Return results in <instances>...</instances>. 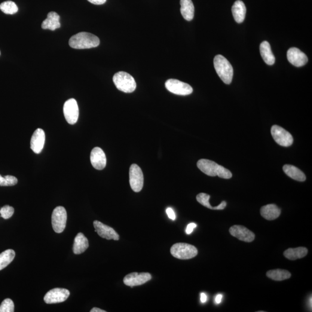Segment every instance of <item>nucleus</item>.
Here are the masks:
<instances>
[{"instance_id": "obj_1", "label": "nucleus", "mask_w": 312, "mask_h": 312, "mask_svg": "<svg viewBox=\"0 0 312 312\" xmlns=\"http://www.w3.org/2000/svg\"><path fill=\"white\" fill-rule=\"evenodd\" d=\"M100 39L98 36L87 32L76 34L69 41L70 47L76 50L96 48L100 45Z\"/></svg>"}, {"instance_id": "obj_2", "label": "nucleus", "mask_w": 312, "mask_h": 312, "mask_svg": "<svg viewBox=\"0 0 312 312\" xmlns=\"http://www.w3.org/2000/svg\"><path fill=\"white\" fill-rule=\"evenodd\" d=\"M197 167L202 172L210 176H218L223 179H230L232 173L225 168L207 159H201L197 162Z\"/></svg>"}, {"instance_id": "obj_3", "label": "nucleus", "mask_w": 312, "mask_h": 312, "mask_svg": "<svg viewBox=\"0 0 312 312\" xmlns=\"http://www.w3.org/2000/svg\"><path fill=\"white\" fill-rule=\"evenodd\" d=\"M214 67L220 79L225 84H230L233 78V68L227 59L222 55H217L213 61Z\"/></svg>"}, {"instance_id": "obj_4", "label": "nucleus", "mask_w": 312, "mask_h": 312, "mask_svg": "<svg viewBox=\"0 0 312 312\" xmlns=\"http://www.w3.org/2000/svg\"><path fill=\"white\" fill-rule=\"evenodd\" d=\"M113 81L119 90L130 93L135 91L137 84L132 76L125 72H118L113 77Z\"/></svg>"}, {"instance_id": "obj_5", "label": "nucleus", "mask_w": 312, "mask_h": 312, "mask_svg": "<svg viewBox=\"0 0 312 312\" xmlns=\"http://www.w3.org/2000/svg\"><path fill=\"white\" fill-rule=\"evenodd\" d=\"M171 253L174 258L180 260H189L198 255V250L193 245L185 243H177L171 247Z\"/></svg>"}, {"instance_id": "obj_6", "label": "nucleus", "mask_w": 312, "mask_h": 312, "mask_svg": "<svg viewBox=\"0 0 312 312\" xmlns=\"http://www.w3.org/2000/svg\"><path fill=\"white\" fill-rule=\"evenodd\" d=\"M67 211L63 207H57L53 211L52 215V224L56 233H62L66 227Z\"/></svg>"}, {"instance_id": "obj_7", "label": "nucleus", "mask_w": 312, "mask_h": 312, "mask_svg": "<svg viewBox=\"0 0 312 312\" xmlns=\"http://www.w3.org/2000/svg\"><path fill=\"white\" fill-rule=\"evenodd\" d=\"M165 85L167 89L171 93L180 96H187L191 94L193 91L191 85L177 79H168Z\"/></svg>"}, {"instance_id": "obj_8", "label": "nucleus", "mask_w": 312, "mask_h": 312, "mask_svg": "<svg viewBox=\"0 0 312 312\" xmlns=\"http://www.w3.org/2000/svg\"><path fill=\"white\" fill-rule=\"evenodd\" d=\"M271 134L277 144L283 147L291 146L293 143V138L291 134L279 125H274L271 128Z\"/></svg>"}, {"instance_id": "obj_9", "label": "nucleus", "mask_w": 312, "mask_h": 312, "mask_svg": "<svg viewBox=\"0 0 312 312\" xmlns=\"http://www.w3.org/2000/svg\"><path fill=\"white\" fill-rule=\"evenodd\" d=\"M130 184L134 192L141 191L143 186V175L140 168L136 164L131 165L130 168Z\"/></svg>"}, {"instance_id": "obj_10", "label": "nucleus", "mask_w": 312, "mask_h": 312, "mask_svg": "<svg viewBox=\"0 0 312 312\" xmlns=\"http://www.w3.org/2000/svg\"><path fill=\"white\" fill-rule=\"evenodd\" d=\"M63 112L66 120L70 124H74L79 118V108L75 99L67 100L64 104Z\"/></svg>"}, {"instance_id": "obj_11", "label": "nucleus", "mask_w": 312, "mask_h": 312, "mask_svg": "<svg viewBox=\"0 0 312 312\" xmlns=\"http://www.w3.org/2000/svg\"><path fill=\"white\" fill-rule=\"evenodd\" d=\"M70 293L68 290L62 288L53 289L49 291L44 296V301L48 304H57L67 300Z\"/></svg>"}, {"instance_id": "obj_12", "label": "nucleus", "mask_w": 312, "mask_h": 312, "mask_svg": "<svg viewBox=\"0 0 312 312\" xmlns=\"http://www.w3.org/2000/svg\"><path fill=\"white\" fill-rule=\"evenodd\" d=\"M151 279L152 275L149 273L143 272V273L139 274L137 272H133L124 277L123 282L125 285L133 287L142 285Z\"/></svg>"}, {"instance_id": "obj_13", "label": "nucleus", "mask_w": 312, "mask_h": 312, "mask_svg": "<svg viewBox=\"0 0 312 312\" xmlns=\"http://www.w3.org/2000/svg\"><path fill=\"white\" fill-rule=\"evenodd\" d=\"M229 231L232 236L245 243H252L255 239V234L243 225L232 226Z\"/></svg>"}, {"instance_id": "obj_14", "label": "nucleus", "mask_w": 312, "mask_h": 312, "mask_svg": "<svg viewBox=\"0 0 312 312\" xmlns=\"http://www.w3.org/2000/svg\"><path fill=\"white\" fill-rule=\"evenodd\" d=\"M94 227L95 230L99 234V236L105 238L108 240H115L118 241L119 240V235L115 231L114 228H112L109 226L103 224L102 222L95 220L93 222Z\"/></svg>"}, {"instance_id": "obj_15", "label": "nucleus", "mask_w": 312, "mask_h": 312, "mask_svg": "<svg viewBox=\"0 0 312 312\" xmlns=\"http://www.w3.org/2000/svg\"><path fill=\"white\" fill-rule=\"evenodd\" d=\"M287 56L289 62L295 67H302L308 63V59L307 55L296 48L289 49L287 52Z\"/></svg>"}, {"instance_id": "obj_16", "label": "nucleus", "mask_w": 312, "mask_h": 312, "mask_svg": "<svg viewBox=\"0 0 312 312\" xmlns=\"http://www.w3.org/2000/svg\"><path fill=\"white\" fill-rule=\"evenodd\" d=\"M90 161L95 169L102 170L106 167V158L102 149L96 147L90 154Z\"/></svg>"}, {"instance_id": "obj_17", "label": "nucleus", "mask_w": 312, "mask_h": 312, "mask_svg": "<svg viewBox=\"0 0 312 312\" xmlns=\"http://www.w3.org/2000/svg\"><path fill=\"white\" fill-rule=\"evenodd\" d=\"M45 134L41 128H37L34 132L30 145L32 151L36 154H40L45 145Z\"/></svg>"}, {"instance_id": "obj_18", "label": "nucleus", "mask_w": 312, "mask_h": 312, "mask_svg": "<svg viewBox=\"0 0 312 312\" xmlns=\"http://www.w3.org/2000/svg\"><path fill=\"white\" fill-rule=\"evenodd\" d=\"M41 27L43 29L51 30L52 31L59 29L61 27L59 15L55 12H50L47 19L43 21Z\"/></svg>"}, {"instance_id": "obj_19", "label": "nucleus", "mask_w": 312, "mask_h": 312, "mask_svg": "<svg viewBox=\"0 0 312 312\" xmlns=\"http://www.w3.org/2000/svg\"><path fill=\"white\" fill-rule=\"evenodd\" d=\"M260 213L262 218L266 220H274L279 218L281 210L276 205L268 204L261 208Z\"/></svg>"}, {"instance_id": "obj_20", "label": "nucleus", "mask_w": 312, "mask_h": 312, "mask_svg": "<svg viewBox=\"0 0 312 312\" xmlns=\"http://www.w3.org/2000/svg\"><path fill=\"white\" fill-rule=\"evenodd\" d=\"M232 15L238 23H243L245 19L246 8L243 1L238 0L232 7Z\"/></svg>"}, {"instance_id": "obj_21", "label": "nucleus", "mask_w": 312, "mask_h": 312, "mask_svg": "<svg viewBox=\"0 0 312 312\" xmlns=\"http://www.w3.org/2000/svg\"><path fill=\"white\" fill-rule=\"evenodd\" d=\"M88 247V241L84 234L79 232L76 235L73 246V252L75 255H80L85 252Z\"/></svg>"}, {"instance_id": "obj_22", "label": "nucleus", "mask_w": 312, "mask_h": 312, "mask_svg": "<svg viewBox=\"0 0 312 312\" xmlns=\"http://www.w3.org/2000/svg\"><path fill=\"white\" fill-rule=\"evenodd\" d=\"M260 53L263 60L268 65L272 66L275 62V57L271 51V45L267 41L262 42L260 47Z\"/></svg>"}, {"instance_id": "obj_23", "label": "nucleus", "mask_w": 312, "mask_h": 312, "mask_svg": "<svg viewBox=\"0 0 312 312\" xmlns=\"http://www.w3.org/2000/svg\"><path fill=\"white\" fill-rule=\"evenodd\" d=\"M180 12L182 17L188 21H191L194 16V7L191 0H180Z\"/></svg>"}, {"instance_id": "obj_24", "label": "nucleus", "mask_w": 312, "mask_h": 312, "mask_svg": "<svg viewBox=\"0 0 312 312\" xmlns=\"http://www.w3.org/2000/svg\"><path fill=\"white\" fill-rule=\"evenodd\" d=\"M283 170L287 176L294 180L299 182H304L306 180L304 173L295 166L292 165H284Z\"/></svg>"}, {"instance_id": "obj_25", "label": "nucleus", "mask_w": 312, "mask_h": 312, "mask_svg": "<svg viewBox=\"0 0 312 312\" xmlns=\"http://www.w3.org/2000/svg\"><path fill=\"white\" fill-rule=\"evenodd\" d=\"M308 250L306 247H299L296 248H290L284 251V256L287 259L296 260L304 258L307 255Z\"/></svg>"}, {"instance_id": "obj_26", "label": "nucleus", "mask_w": 312, "mask_h": 312, "mask_svg": "<svg viewBox=\"0 0 312 312\" xmlns=\"http://www.w3.org/2000/svg\"><path fill=\"white\" fill-rule=\"evenodd\" d=\"M196 198L198 203L201 204L202 206H203L210 209L223 210L224 209L226 206H227L226 202L223 201L218 206L215 207L211 206L209 203L210 195L206 193H203V192L198 194Z\"/></svg>"}, {"instance_id": "obj_27", "label": "nucleus", "mask_w": 312, "mask_h": 312, "mask_svg": "<svg viewBox=\"0 0 312 312\" xmlns=\"http://www.w3.org/2000/svg\"><path fill=\"white\" fill-rule=\"evenodd\" d=\"M292 274L287 270L277 269V270H270L267 272V277L272 280L275 281H282L289 279Z\"/></svg>"}, {"instance_id": "obj_28", "label": "nucleus", "mask_w": 312, "mask_h": 312, "mask_svg": "<svg viewBox=\"0 0 312 312\" xmlns=\"http://www.w3.org/2000/svg\"><path fill=\"white\" fill-rule=\"evenodd\" d=\"M15 257L14 250L8 249L0 254V271L3 270L11 264Z\"/></svg>"}, {"instance_id": "obj_29", "label": "nucleus", "mask_w": 312, "mask_h": 312, "mask_svg": "<svg viewBox=\"0 0 312 312\" xmlns=\"http://www.w3.org/2000/svg\"><path fill=\"white\" fill-rule=\"evenodd\" d=\"M0 10L5 14L14 15L17 13L18 8L14 2L7 1L0 4Z\"/></svg>"}, {"instance_id": "obj_30", "label": "nucleus", "mask_w": 312, "mask_h": 312, "mask_svg": "<svg viewBox=\"0 0 312 312\" xmlns=\"http://www.w3.org/2000/svg\"><path fill=\"white\" fill-rule=\"evenodd\" d=\"M17 183V179L16 177L11 175H6L4 177L0 175V186H12L16 185Z\"/></svg>"}, {"instance_id": "obj_31", "label": "nucleus", "mask_w": 312, "mask_h": 312, "mask_svg": "<svg viewBox=\"0 0 312 312\" xmlns=\"http://www.w3.org/2000/svg\"><path fill=\"white\" fill-rule=\"evenodd\" d=\"M14 307V302L11 299H5L0 305V312H13Z\"/></svg>"}, {"instance_id": "obj_32", "label": "nucleus", "mask_w": 312, "mask_h": 312, "mask_svg": "<svg viewBox=\"0 0 312 312\" xmlns=\"http://www.w3.org/2000/svg\"><path fill=\"white\" fill-rule=\"evenodd\" d=\"M14 208L9 206L3 207L1 208V209H0L1 216L4 219H8L11 218L12 215H14Z\"/></svg>"}, {"instance_id": "obj_33", "label": "nucleus", "mask_w": 312, "mask_h": 312, "mask_svg": "<svg viewBox=\"0 0 312 312\" xmlns=\"http://www.w3.org/2000/svg\"><path fill=\"white\" fill-rule=\"evenodd\" d=\"M166 213L170 219L175 220L176 219V215L175 212L171 208H168L166 209Z\"/></svg>"}, {"instance_id": "obj_34", "label": "nucleus", "mask_w": 312, "mask_h": 312, "mask_svg": "<svg viewBox=\"0 0 312 312\" xmlns=\"http://www.w3.org/2000/svg\"><path fill=\"white\" fill-rule=\"evenodd\" d=\"M197 227V225L195 224V223H190V224L188 225L187 228H186V234L188 235L191 234L193 231L194 229Z\"/></svg>"}, {"instance_id": "obj_35", "label": "nucleus", "mask_w": 312, "mask_h": 312, "mask_svg": "<svg viewBox=\"0 0 312 312\" xmlns=\"http://www.w3.org/2000/svg\"><path fill=\"white\" fill-rule=\"evenodd\" d=\"M87 1L95 5H102L106 1V0H87Z\"/></svg>"}, {"instance_id": "obj_36", "label": "nucleus", "mask_w": 312, "mask_h": 312, "mask_svg": "<svg viewBox=\"0 0 312 312\" xmlns=\"http://www.w3.org/2000/svg\"><path fill=\"white\" fill-rule=\"evenodd\" d=\"M207 300V296L206 294L202 293L201 294V302L205 303Z\"/></svg>"}, {"instance_id": "obj_37", "label": "nucleus", "mask_w": 312, "mask_h": 312, "mask_svg": "<svg viewBox=\"0 0 312 312\" xmlns=\"http://www.w3.org/2000/svg\"><path fill=\"white\" fill-rule=\"evenodd\" d=\"M222 298H223V295H217L215 298V301L216 304H220V303H221L222 302Z\"/></svg>"}, {"instance_id": "obj_38", "label": "nucleus", "mask_w": 312, "mask_h": 312, "mask_svg": "<svg viewBox=\"0 0 312 312\" xmlns=\"http://www.w3.org/2000/svg\"><path fill=\"white\" fill-rule=\"evenodd\" d=\"M91 312H106L105 311L101 310L100 308H94L90 311Z\"/></svg>"}, {"instance_id": "obj_39", "label": "nucleus", "mask_w": 312, "mask_h": 312, "mask_svg": "<svg viewBox=\"0 0 312 312\" xmlns=\"http://www.w3.org/2000/svg\"><path fill=\"white\" fill-rule=\"evenodd\" d=\"M0 54H1V52H0Z\"/></svg>"}]
</instances>
